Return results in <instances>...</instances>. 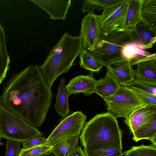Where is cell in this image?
Here are the masks:
<instances>
[{"instance_id":"1","label":"cell","mask_w":156,"mask_h":156,"mask_svg":"<svg viewBox=\"0 0 156 156\" xmlns=\"http://www.w3.org/2000/svg\"><path fill=\"white\" fill-rule=\"evenodd\" d=\"M2 106L35 127L45 121L53 94L37 65L13 74L5 83Z\"/></svg>"},{"instance_id":"2","label":"cell","mask_w":156,"mask_h":156,"mask_svg":"<svg viewBox=\"0 0 156 156\" xmlns=\"http://www.w3.org/2000/svg\"><path fill=\"white\" fill-rule=\"evenodd\" d=\"M84 50L79 35L74 37L67 33L50 50L40 68L45 80L51 88L56 79L67 73L76 58Z\"/></svg>"},{"instance_id":"3","label":"cell","mask_w":156,"mask_h":156,"mask_svg":"<svg viewBox=\"0 0 156 156\" xmlns=\"http://www.w3.org/2000/svg\"><path fill=\"white\" fill-rule=\"evenodd\" d=\"M84 148L105 147L122 151V132L117 119L107 112L85 123L79 136Z\"/></svg>"},{"instance_id":"4","label":"cell","mask_w":156,"mask_h":156,"mask_svg":"<svg viewBox=\"0 0 156 156\" xmlns=\"http://www.w3.org/2000/svg\"><path fill=\"white\" fill-rule=\"evenodd\" d=\"M133 41L131 31L114 30L104 34L94 51L90 52L105 66L112 61L123 58V49L126 45Z\"/></svg>"},{"instance_id":"5","label":"cell","mask_w":156,"mask_h":156,"mask_svg":"<svg viewBox=\"0 0 156 156\" xmlns=\"http://www.w3.org/2000/svg\"><path fill=\"white\" fill-rule=\"evenodd\" d=\"M0 134L2 138L18 141L21 143L43 135L36 127L3 106L0 110Z\"/></svg>"},{"instance_id":"6","label":"cell","mask_w":156,"mask_h":156,"mask_svg":"<svg viewBox=\"0 0 156 156\" xmlns=\"http://www.w3.org/2000/svg\"><path fill=\"white\" fill-rule=\"evenodd\" d=\"M103 99L107 105L108 112L116 119H126L133 110L146 105L132 89L127 86H120L113 94Z\"/></svg>"},{"instance_id":"7","label":"cell","mask_w":156,"mask_h":156,"mask_svg":"<svg viewBox=\"0 0 156 156\" xmlns=\"http://www.w3.org/2000/svg\"><path fill=\"white\" fill-rule=\"evenodd\" d=\"M87 117L82 112L78 111L59 119L43 144L52 146L66 138L80 135Z\"/></svg>"},{"instance_id":"8","label":"cell","mask_w":156,"mask_h":156,"mask_svg":"<svg viewBox=\"0 0 156 156\" xmlns=\"http://www.w3.org/2000/svg\"><path fill=\"white\" fill-rule=\"evenodd\" d=\"M99 15L88 13L81 21L80 34L84 50L92 52L104 34L101 31L99 22Z\"/></svg>"},{"instance_id":"9","label":"cell","mask_w":156,"mask_h":156,"mask_svg":"<svg viewBox=\"0 0 156 156\" xmlns=\"http://www.w3.org/2000/svg\"><path fill=\"white\" fill-rule=\"evenodd\" d=\"M127 0L117 6L103 10L102 14L99 15L100 26L104 34L115 30H122Z\"/></svg>"},{"instance_id":"10","label":"cell","mask_w":156,"mask_h":156,"mask_svg":"<svg viewBox=\"0 0 156 156\" xmlns=\"http://www.w3.org/2000/svg\"><path fill=\"white\" fill-rule=\"evenodd\" d=\"M131 61L122 58L112 61L105 66L120 86H126L135 79L134 70L131 65Z\"/></svg>"},{"instance_id":"11","label":"cell","mask_w":156,"mask_h":156,"mask_svg":"<svg viewBox=\"0 0 156 156\" xmlns=\"http://www.w3.org/2000/svg\"><path fill=\"white\" fill-rule=\"evenodd\" d=\"M156 119V106L146 105L133 110L124 122L133 133Z\"/></svg>"},{"instance_id":"12","label":"cell","mask_w":156,"mask_h":156,"mask_svg":"<svg viewBox=\"0 0 156 156\" xmlns=\"http://www.w3.org/2000/svg\"><path fill=\"white\" fill-rule=\"evenodd\" d=\"M30 1L46 11L53 20H65L71 6V0Z\"/></svg>"},{"instance_id":"13","label":"cell","mask_w":156,"mask_h":156,"mask_svg":"<svg viewBox=\"0 0 156 156\" xmlns=\"http://www.w3.org/2000/svg\"><path fill=\"white\" fill-rule=\"evenodd\" d=\"M96 81L91 72L89 75H79L73 78L65 86V88L70 95L79 93L85 96L91 95L94 92Z\"/></svg>"},{"instance_id":"14","label":"cell","mask_w":156,"mask_h":156,"mask_svg":"<svg viewBox=\"0 0 156 156\" xmlns=\"http://www.w3.org/2000/svg\"><path fill=\"white\" fill-rule=\"evenodd\" d=\"M144 0H128L125 18L122 30L133 31L141 21L140 15Z\"/></svg>"},{"instance_id":"15","label":"cell","mask_w":156,"mask_h":156,"mask_svg":"<svg viewBox=\"0 0 156 156\" xmlns=\"http://www.w3.org/2000/svg\"><path fill=\"white\" fill-rule=\"evenodd\" d=\"M134 70L136 78L156 84V58L148 59L137 63Z\"/></svg>"},{"instance_id":"16","label":"cell","mask_w":156,"mask_h":156,"mask_svg":"<svg viewBox=\"0 0 156 156\" xmlns=\"http://www.w3.org/2000/svg\"><path fill=\"white\" fill-rule=\"evenodd\" d=\"M131 33L134 41L146 49L151 48L156 43V36L141 21L136 25Z\"/></svg>"},{"instance_id":"17","label":"cell","mask_w":156,"mask_h":156,"mask_svg":"<svg viewBox=\"0 0 156 156\" xmlns=\"http://www.w3.org/2000/svg\"><path fill=\"white\" fill-rule=\"evenodd\" d=\"M120 86L110 73L107 71L104 77L97 80L94 93L104 99L113 94Z\"/></svg>"},{"instance_id":"18","label":"cell","mask_w":156,"mask_h":156,"mask_svg":"<svg viewBox=\"0 0 156 156\" xmlns=\"http://www.w3.org/2000/svg\"><path fill=\"white\" fill-rule=\"evenodd\" d=\"M141 21L156 36V0H144L140 15Z\"/></svg>"},{"instance_id":"19","label":"cell","mask_w":156,"mask_h":156,"mask_svg":"<svg viewBox=\"0 0 156 156\" xmlns=\"http://www.w3.org/2000/svg\"><path fill=\"white\" fill-rule=\"evenodd\" d=\"M65 81L63 78L60 82L54 106L57 112L62 118L68 116L69 113L68 98L70 95L66 91Z\"/></svg>"},{"instance_id":"20","label":"cell","mask_w":156,"mask_h":156,"mask_svg":"<svg viewBox=\"0 0 156 156\" xmlns=\"http://www.w3.org/2000/svg\"><path fill=\"white\" fill-rule=\"evenodd\" d=\"M10 62L6 45L4 28L0 23V85L5 78Z\"/></svg>"},{"instance_id":"21","label":"cell","mask_w":156,"mask_h":156,"mask_svg":"<svg viewBox=\"0 0 156 156\" xmlns=\"http://www.w3.org/2000/svg\"><path fill=\"white\" fill-rule=\"evenodd\" d=\"M126 0H85L81 9L83 13H94L98 11L108 9L125 2Z\"/></svg>"},{"instance_id":"22","label":"cell","mask_w":156,"mask_h":156,"mask_svg":"<svg viewBox=\"0 0 156 156\" xmlns=\"http://www.w3.org/2000/svg\"><path fill=\"white\" fill-rule=\"evenodd\" d=\"M80 134L63 140L52 146L51 151L57 156H67L78 147Z\"/></svg>"},{"instance_id":"23","label":"cell","mask_w":156,"mask_h":156,"mask_svg":"<svg viewBox=\"0 0 156 156\" xmlns=\"http://www.w3.org/2000/svg\"><path fill=\"white\" fill-rule=\"evenodd\" d=\"M133 140L135 142L143 139L151 141L156 144V119L132 133Z\"/></svg>"},{"instance_id":"24","label":"cell","mask_w":156,"mask_h":156,"mask_svg":"<svg viewBox=\"0 0 156 156\" xmlns=\"http://www.w3.org/2000/svg\"><path fill=\"white\" fill-rule=\"evenodd\" d=\"M146 48L134 41L126 45L122 51L123 58L131 61L151 55L152 54L146 51Z\"/></svg>"},{"instance_id":"25","label":"cell","mask_w":156,"mask_h":156,"mask_svg":"<svg viewBox=\"0 0 156 156\" xmlns=\"http://www.w3.org/2000/svg\"><path fill=\"white\" fill-rule=\"evenodd\" d=\"M79 57L80 67L91 72H98L104 66L87 50L84 49L80 54Z\"/></svg>"},{"instance_id":"26","label":"cell","mask_w":156,"mask_h":156,"mask_svg":"<svg viewBox=\"0 0 156 156\" xmlns=\"http://www.w3.org/2000/svg\"><path fill=\"white\" fill-rule=\"evenodd\" d=\"M86 156H122L123 152L120 150L108 147L84 148Z\"/></svg>"},{"instance_id":"27","label":"cell","mask_w":156,"mask_h":156,"mask_svg":"<svg viewBox=\"0 0 156 156\" xmlns=\"http://www.w3.org/2000/svg\"><path fill=\"white\" fill-rule=\"evenodd\" d=\"M123 154L125 156H156V144L133 146Z\"/></svg>"},{"instance_id":"28","label":"cell","mask_w":156,"mask_h":156,"mask_svg":"<svg viewBox=\"0 0 156 156\" xmlns=\"http://www.w3.org/2000/svg\"><path fill=\"white\" fill-rule=\"evenodd\" d=\"M127 87L132 89H137L156 96V84L135 78Z\"/></svg>"},{"instance_id":"29","label":"cell","mask_w":156,"mask_h":156,"mask_svg":"<svg viewBox=\"0 0 156 156\" xmlns=\"http://www.w3.org/2000/svg\"><path fill=\"white\" fill-rule=\"evenodd\" d=\"M52 146L42 144L30 148H22L20 150L19 156H39L51 150Z\"/></svg>"},{"instance_id":"30","label":"cell","mask_w":156,"mask_h":156,"mask_svg":"<svg viewBox=\"0 0 156 156\" xmlns=\"http://www.w3.org/2000/svg\"><path fill=\"white\" fill-rule=\"evenodd\" d=\"M20 143L18 141L7 139L5 156H19Z\"/></svg>"},{"instance_id":"31","label":"cell","mask_w":156,"mask_h":156,"mask_svg":"<svg viewBox=\"0 0 156 156\" xmlns=\"http://www.w3.org/2000/svg\"><path fill=\"white\" fill-rule=\"evenodd\" d=\"M132 89L144 104L156 106V96L138 89Z\"/></svg>"},{"instance_id":"32","label":"cell","mask_w":156,"mask_h":156,"mask_svg":"<svg viewBox=\"0 0 156 156\" xmlns=\"http://www.w3.org/2000/svg\"><path fill=\"white\" fill-rule=\"evenodd\" d=\"M47 138L43 136L35 137L29 140L22 143L23 148L27 149L44 144Z\"/></svg>"},{"instance_id":"33","label":"cell","mask_w":156,"mask_h":156,"mask_svg":"<svg viewBox=\"0 0 156 156\" xmlns=\"http://www.w3.org/2000/svg\"><path fill=\"white\" fill-rule=\"evenodd\" d=\"M67 156H86L80 147H78Z\"/></svg>"},{"instance_id":"34","label":"cell","mask_w":156,"mask_h":156,"mask_svg":"<svg viewBox=\"0 0 156 156\" xmlns=\"http://www.w3.org/2000/svg\"><path fill=\"white\" fill-rule=\"evenodd\" d=\"M39 156H57L53 153L51 151L45 153Z\"/></svg>"},{"instance_id":"35","label":"cell","mask_w":156,"mask_h":156,"mask_svg":"<svg viewBox=\"0 0 156 156\" xmlns=\"http://www.w3.org/2000/svg\"><path fill=\"white\" fill-rule=\"evenodd\" d=\"M2 106V102L1 97L0 96V109ZM2 139V138L1 137V136L0 134V141Z\"/></svg>"},{"instance_id":"36","label":"cell","mask_w":156,"mask_h":156,"mask_svg":"<svg viewBox=\"0 0 156 156\" xmlns=\"http://www.w3.org/2000/svg\"><path fill=\"white\" fill-rule=\"evenodd\" d=\"M0 156H1V155H0Z\"/></svg>"}]
</instances>
